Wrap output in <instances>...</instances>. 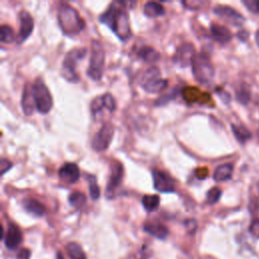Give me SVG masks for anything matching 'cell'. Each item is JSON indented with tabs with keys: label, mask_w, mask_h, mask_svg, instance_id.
<instances>
[{
	"label": "cell",
	"mask_w": 259,
	"mask_h": 259,
	"mask_svg": "<svg viewBox=\"0 0 259 259\" xmlns=\"http://www.w3.org/2000/svg\"><path fill=\"white\" fill-rule=\"evenodd\" d=\"M99 22L106 25L121 41L125 42L131 38L132 31L124 2H113L100 15Z\"/></svg>",
	"instance_id": "1"
},
{
	"label": "cell",
	"mask_w": 259,
	"mask_h": 259,
	"mask_svg": "<svg viewBox=\"0 0 259 259\" xmlns=\"http://www.w3.org/2000/svg\"><path fill=\"white\" fill-rule=\"evenodd\" d=\"M58 23L63 33L69 36L79 34L85 28L78 11L67 3H62L58 8Z\"/></svg>",
	"instance_id": "2"
},
{
	"label": "cell",
	"mask_w": 259,
	"mask_h": 259,
	"mask_svg": "<svg viewBox=\"0 0 259 259\" xmlns=\"http://www.w3.org/2000/svg\"><path fill=\"white\" fill-rule=\"evenodd\" d=\"M192 67L194 76L197 82L203 85H208L212 83L215 76V70L210 60V57L207 54H195V56L194 57L192 62Z\"/></svg>",
	"instance_id": "3"
},
{
	"label": "cell",
	"mask_w": 259,
	"mask_h": 259,
	"mask_svg": "<svg viewBox=\"0 0 259 259\" xmlns=\"http://www.w3.org/2000/svg\"><path fill=\"white\" fill-rule=\"evenodd\" d=\"M87 54L86 49H72L70 50L64 57L62 63V75L68 81L72 83H77L80 79L77 74L76 67L77 63L81 61Z\"/></svg>",
	"instance_id": "4"
},
{
	"label": "cell",
	"mask_w": 259,
	"mask_h": 259,
	"mask_svg": "<svg viewBox=\"0 0 259 259\" xmlns=\"http://www.w3.org/2000/svg\"><path fill=\"white\" fill-rule=\"evenodd\" d=\"M104 62L105 53L103 47L98 41H95L92 43L89 67L87 69L88 77L95 81H99L103 75Z\"/></svg>",
	"instance_id": "5"
},
{
	"label": "cell",
	"mask_w": 259,
	"mask_h": 259,
	"mask_svg": "<svg viewBox=\"0 0 259 259\" xmlns=\"http://www.w3.org/2000/svg\"><path fill=\"white\" fill-rule=\"evenodd\" d=\"M32 88L35 109L40 114H48L53 107V98L49 88L42 79H36L33 84H32Z\"/></svg>",
	"instance_id": "6"
},
{
	"label": "cell",
	"mask_w": 259,
	"mask_h": 259,
	"mask_svg": "<svg viewBox=\"0 0 259 259\" xmlns=\"http://www.w3.org/2000/svg\"><path fill=\"white\" fill-rule=\"evenodd\" d=\"M167 85L168 81L161 78L160 69L157 66H151L147 69L141 79V86L148 94H158Z\"/></svg>",
	"instance_id": "7"
},
{
	"label": "cell",
	"mask_w": 259,
	"mask_h": 259,
	"mask_svg": "<svg viewBox=\"0 0 259 259\" xmlns=\"http://www.w3.org/2000/svg\"><path fill=\"white\" fill-rule=\"evenodd\" d=\"M114 134H115L114 125L109 122L104 123L102 127L99 129V131L96 134L94 139H92L91 142L92 148L97 152L105 151L113 141Z\"/></svg>",
	"instance_id": "8"
},
{
	"label": "cell",
	"mask_w": 259,
	"mask_h": 259,
	"mask_svg": "<svg viewBox=\"0 0 259 259\" xmlns=\"http://www.w3.org/2000/svg\"><path fill=\"white\" fill-rule=\"evenodd\" d=\"M124 176V167L123 165L116 161L112 165V169H110V174L109 178L107 181V186H106V196L107 198H113L115 191L120 187V184L123 180Z\"/></svg>",
	"instance_id": "9"
},
{
	"label": "cell",
	"mask_w": 259,
	"mask_h": 259,
	"mask_svg": "<svg viewBox=\"0 0 259 259\" xmlns=\"http://www.w3.org/2000/svg\"><path fill=\"white\" fill-rule=\"evenodd\" d=\"M153 184L159 193H173L175 192V180L166 172L153 170Z\"/></svg>",
	"instance_id": "10"
},
{
	"label": "cell",
	"mask_w": 259,
	"mask_h": 259,
	"mask_svg": "<svg viewBox=\"0 0 259 259\" xmlns=\"http://www.w3.org/2000/svg\"><path fill=\"white\" fill-rule=\"evenodd\" d=\"M214 12L221 18H223L225 22L236 27L242 26L245 22V18L243 17V15L230 6L218 5L214 8Z\"/></svg>",
	"instance_id": "11"
},
{
	"label": "cell",
	"mask_w": 259,
	"mask_h": 259,
	"mask_svg": "<svg viewBox=\"0 0 259 259\" xmlns=\"http://www.w3.org/2000/svg\"><path fill=\"white\" fill-rule=\"evenodd\" d=\"M194 56H195V50L193 44L183 43L177 48L173 61L175 64H177L180 67H187L192 65Z\"/></svg>",
	"instance_id": "12"
},
{
	"label": "cell",
	"mask_w": 259,
	"mask_h": 259,
	"mask_svg": "<svg viewBox=\"0 0 259 259\" xmlns=\"http://www.w3.org/2000/svg\"><path fill=\"white\" fill-rule=\"evenodd\" d=\"M18 16H20L21 27L16 40L18 44H22L29 38L33 31V18L31 13L25 9L20 12Z\"/></svg>",
	"instance_id": "13"
},
{
	"label": "cell",
	"mask_w": 259,
	"mask_h": 259,
	"mask_svg": "<svg viewBox=\"0 0 259 259\" xmlns=\"http://www.w3.org/2000/svg\"><path fill=\"white\" fill-rule=\"evenodd\" d=\"M3 240L7 249L14 250L23 242V233L16 225L9 224Z\"/></svg>",
	"instance_id": "14"
},
{
	"label": "cell",
	"mask_w": 259,
	"mask_h": 259,
	"mask_svg": "<svg viewBox=\"0 0 259 259\" xmlns=\"http://www.w3.org/2000/svg\"><path fill=\"white\" fill-rule=\"evenodd\" d=\"M60 179L68 184L75 183L80 178V170L75 163H65L59 169Z\"/></svg>",
	"instance_id": "15"
},
{
	"label": "cell",
	"mask_w": 259,
	"mask_h": 259,
	"mask_svg": "<svg viewBox=\"0 0 259 259\" xmlns=\"http://www.w3.org/2000/svg\"><path fill=\"white\" fill-rule=\"evenodd\" d=\"M211 34L213 39L221 45H225L229 43L232 39L231 32L226 27L217 24H213L211 26Z\"/></svg>",
	"instance_id": "16"
},
{
	"label": "cell",
	"mask_w": 259,
	"mask_h": 259,
	"mask_svg": "<svg viewBox=\"0 0 259 259\" xmlns=\"http://www.w3.org/2000/svg\"><path fill=\"white\" fill-rule=\"evenodd\" d=\"M22 107L23 112L26 116L32 115L33 110L35 108V103L32 96V88L31 84H27L23 91V97H22Z\"/></svg>",
	"instance_id": "17"
},
{
	"label": "cell",
	"mask_w": 259,
	"mask_h": 259,
	"mask_svg": "<svg viewBox=\"0 0 259 259\" xmlns=\"http://www.w3.org/2000/svg\"><path fill=\"white\" fill-rule=\"evenodd\" d=\"M23 205L26 211L34 217H43L46 214V207L36 199L26 198Z\"/></svg>",
	"instance_id": "18"
},
{
	"label": "cell",
	"mask_w": 259,
	"mask_h": 259,
	"mask_svg": "<svg viewBox=\"0 0 259 259\" xmlns=\"http://www.w3.org/2000/svg\"><path fill=\"white\" fill-rule=\"evenodd\" d=\"M144 230L148 234H150L151 236L160 240H164L169 235L168 229L159 223H147L144 226Z\"/></svg>",
	"instance_id": "19"
},
{
	"label": "cell",
	"mask_w": 259,
	"mask_h": 259,
	"mask_svg": "<svg viewBox=\"0 0 259 259\" xmlns=\"http://www.w3.org/2000/svg\"><path fill=\"white\" fill-rule=\"evenodd\" d=\"M234 170V166L231 163H226L223 165H220L219 167L216 168L214 172V179L215 181L221 182L229 180L232 177Z\"/></svg>",
	"instance_id": "20"
},
{
	"label": "cell",
	"mask_w": 259,
	"mask_h": 259,
	"mask_svg": "<svg viewBox=\"0 0 259 259\" xmlns=\"http://www.w3.org/2000/svg\"><path fill=\"white\" fill-rule=\"evenodd\" d=\"M138 56L141 60L147 63H155L160 59V54L150 47L141 48L138 52Z\"/></svg>",
	"instance_id": "21"
},
{
	"label": "cell",
	"mask_w": 259,
	"mask_h": 259,
	"mask_svg": "<svg viewBox=\"0 0 259 259\" xmlns=\"http://www.w3.org/2000/svg\"><path fill=\"white\" fill-rule=\"evenodd\" d=\"M165 12V7L158 2H147L144 5V13L148 17L163 16Z\"/></svg>",
	"instance_id": "22"
},
{
	"label": "cell",
	"mask_w": 259,
	"mask_h": 259,
	"mask_svg": "<svg viewBox=\"0 0 259 259\" xmlns=\"http://www.w3.org/2000/svg\"><path fill=\"white\" fill-rule=\"evenodd\" d=\"M231 128H232V131H233V134L234 136L236 137V139L240 142L244 144L245 142H247L248 140L251 139L252 135L250 133L249 130L242 126V125H236V124H232L231 125Z\"/></svg>",
	"instance_id": "23"
},
{
	"label": "cell",
	"mask_w": 259,
	"mask_h": 259,
	"mask_svg": "<svg viewBox=\"0 0 259 259\" xmlns=\"http://www.w3.org/2000/svg\"><path fill=\"white\" fill-rule=\"evenodd\" d=\"M182 97L187 101L190 103L192 102H206L207 100L203 99V94H200V92L197 90V88L190 87V88H184L182 91Z\"/></svg>",
	"instance_id": "24"
},
{
	"label": "cell",
	"mask_w": 259,
	"mask_h": 259,
	"mask_svg": "<svg viewBox=\"0 0 259 259\" xmlns=\"http://www.w3.org/2000/svg\"><path fill=\"white\" fill-rule=\"evenodd\" d=\"M142 205L147 212H149V213L154 212L159 208L160 197L158 195H154V194H151V195L146 194L142 198Z\"/></svg>",
	"instance_id": "25"
},
{
	"label": "cell",
	"mask_w": 259,
	"mask_h": 259,
	"mask_svg": "<svg viewBox=\"0 0 259 259\" xmlns=\"http://www.w3.org/2000/svg\"><path fill=\"white\" fill-rule=\"evenodd\" d=\"M66 252L70 259H87L82 247L75 242H70L66 245Z\"/></svg>",
	"instance_id": "26"
},
{
	"label": "cell",
	"mask_w": 259,
	"mask_h": 259,
	"mask_svg": "<svg viewBox=\"0 0 259 259\" xmlns=\"http://www.w3.org/2000/svg\"><path fill=\"white\" fill-rule=\"evenodd\" d=\"M70 205L75 209H81L86 203V196L80 192H74L69 195Z\"/></svg>",
	"instance_id": "27"
},
{
	"label": "cell",
	"mask_w": 259,
	"mask_h": 259,
	"mask_svg": "<svg viewBox=\"0 0 259 259\" xmlns=\"http://www.w3.org/2000/svg\"><path fill=\"white\" fill-rule=\"evenodd\" d=\"M15 40L14 31L7 25H2L0 28V41L3 44H9Z\"/></svg>",
	"instance_id": "28"
},
{
	"label": "cell",
	"mask_w": 259,
	"mask_h": 259,
	"mask_svg": "<svg viewBox=\"0 0 259 259\" xmlns=\"http://www.w3.org/2000/svg\"><path fill=\"white\" fill-rule=\"evenodd\" d=\"M236 98L240 103L243 104V105L248 104V102L250 101V98H251L250 89L246 85H242L236 91Z\"/></svg>",
	"instance_id": "29"
},
{
	"label": "cell",
	"mask_w": 259,
	"mask_h": 259,
	"mask_svg": "<svg viewBox=\"0 0 259 259\" xmlns=\"http://www.w3.org/2000/svg\"><path fill=\"white\" fill-rule=\"evenodd\" d=\"M104 108H105V105H104V102H103L102 96L96 97L94 100L91 101L90 110H91V114L94 115V116H97V115L101 114V112Z\"/></svg>",
	"instance_id": "30"
},
{
	"label": "cell",
	"mask_w": 259,
	"mask_h": 259,
	"mask_svg": "<svg viewBox=\"0 0 259 259\" xmlns=\"http://www.w3.org/2000/svg\"><path fill=\"white\" fill-rule=\"evenodd\" d=\"M89 194L92 199H98L100 196V190L97 186L96 177L92 176L90 178V182H89Z\"/></svg>",
	"instance_id": "31"
},
{
	"label": "cell",
	"mask_w": 259,
	"mask_h": 259,
	"mask_svg": "<svg viewBox=\"0 0 259 259\" xmlns=\"http://www.w3.org/2000/svg\"><path fill=\"white\" fill-rule=\"evenodd\" d=\"M102 98L105 105V109H107L109 113H114L117 108V103L114 97L110 94H105L102 96Z\"/></svg>",
	"instance_id": "32"
},
{
	"label": "cell",
	"mask_w": 259,
	"mask_h": 259,
	"mask_svg": "<svg viewBox=\"0 0 259 259\" xmlns=\"http://www.w3.org/2000/svg\"><path fill=\"white\" fill-rule=\"evenodd\" d=\"M177 96V89L174 88L171 92H168L167 95H165L163 97H161L160 98H158L155 101V106H161V105H165L166 103H168L170 100L174 99Z\"/></svg>",
	"instance_id": "33"
},
{
	"label": "cell",
	"mask_w": 259,
	"mask_h": 259,
	"mask_svg": "<svg viewBox=\"0 0 259 259\" xmlns=\"http://www.w3.org/2000/svg\"><path fill=\"white\" fill-rule=\"evenodd\" d=\"M221 195H222V191L219 188H213L207 194L208 203H210V205H214V203H216L220 199Z\"/></svg>",
	"instance_id": "34"
},
{
	"label": "cell",
	"mask_w": 259,
	"mask_h": 259,
	"mask_svg": "<svg viewBox=\"0 0 259 259\" xmlns=\"http://www.w3.org/2000/svg\"><path fill=\"white\" fill-rule=\"evenodd\" d=\"M12 167V163L5 158H2L1 161H0V170H1V174H5L7 171L10 170Z\"/></svg>",
	"instance_id": "35"
},
{
	"label": "cell",
	"mask_w": 259,
	"mask_h": 259,
	"mask_svg": "<svg viewBox=\"0 0 259 259\" xmlns=\"http://www.w3.org/2000/svg\"><path fill=\"white\" fill-rule=\"evenodd\" d=\"M16 257H17V259H30L31 251L29 249H27V248L21 249L20 251H18Z\"/></svg>",
	"instance_id": "36"
},
{
	"label": "cell",
	"mask_w": 259,
	"mask_h": 259,
	"mask_svg": "<svg viewBox=\"0 0 259 259\" xmlns=\"http://www.w3.org/2000/svg\"><path fill=\"white\" fill-rule=\"evenodd\" d=\"M250 232L252 233V235H254V236L259 238V219L255 220L253 223L251 224Z\"/></svg>",
	"instance_id": "37"
},
{
	"label": "cell",
	"mask_w": 259,
	"mask_h": 259,
	"mask_svg": "<svg viewBox=\"0 0 259 259\" xmlns=\"http://www.w3.org/2000/svg\"><path fill=\"white\" fill-rule=\"evenodd\" d=\"M254 10L259 13V1L254 2Z\"/></svg>",
	"instance_id": "38"
},
{
	"label": "cell",
	"mask_w": 259,
	"mask_h": 259,
	"mask_svg": "<svg viewBox=\"0 0 259 259\" xmlns=\"http://www.w3.org/2000/svg\"><path fill=\"white\" fill-rule=\"evenodd\" d=\"M255 40H256V44H257V46L259 47V30L256 32V34H255Z\"/></svg>",
	"instance_id": "39"
},
{
	"label": "cell",
	"mask_w": 259,
	"mask_h": 259,
	"mask_svg": "<svg viewBox=\"0 0 259 259\" xmlns=\"http://www.w3.org/2000/svg\"><path fill=\"white\" fill-rule=\"evenodd\" d=\"M58 259H63L61 256V253H58Z\"/></svg>",
	"instance_id": "40"
},
{
	"label": "cell",
	"mask_w": 259,
	"mask_h": 259,
	"mask_svg": "<svg viewBox=\"0 0 259 259\" xmlns=\"http://www.w3.org/2000/svg\"><path fill=\"white\" fill-rule=\"evenodd\" d=\"M257 137H258V140H259V127H258V130H257Z\"/></svg>",
	"instance_id": "41"
},
{
	"label": "cell",
	"mask_w": 259,
	"mask_h": 259,
	"mask_svg": "<svg viewBox=\"0 0 259 259\" xmlns=\"http://www.w3.org/2000/svg\"><path fill=\"white\" fill-rule=\"evenodd\" d=\"M258 190H259V186H258Z\"/></svg>",
	"instance_id": "42"
}]
</instances>
